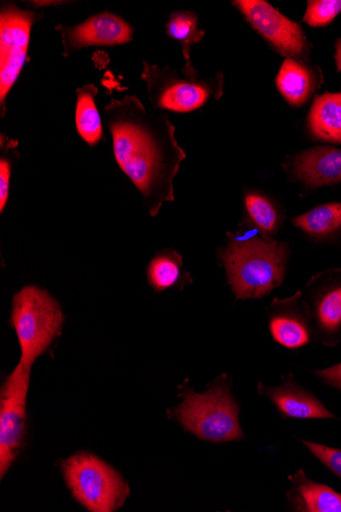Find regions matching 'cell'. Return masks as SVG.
I'll return each mask as SVG.
<instances>
[{
    "instance_id": "6da1fadb",
    "label": "cell",
    "mask_w": 341,
    "mask_h": 512,
    "mask_svg": "<svg viewBox=\"0 0 341 512\" xmlns=\"http://www.w3.org/2000/svg\"><path fill=\"white\" fill-rule=\"evenodd\" d=\"M114 154L141 193L152 216L174 201L173 180L186 158L167 115L150 112L135 96L112 100L104 109Z\"/></svg>"
},
{
    "instance_id": "7a4b0ae2",
    "label": "cell",
    "mask_w": 341,
    "mask_h": 512,
    "mask_svg": "<svg viewBox=\"0 0 341 512\" xmlns=\"http://www.w3.org/2000/svg\"><path fill=\"white\" fill-rule=\"evenodd\" d=\"M220 258L239 300L262 299L283 283L287 248L272 240H238L231 234Z\"/></svg>"
},
{
    "instance_id": "3957f363",
    "label": "cell",
    "mask_w": 341,
    "mask_h": 512,
    "mask_svg": "<svg viewBox=\"0 0 341 512\" xmlns=\"http://www.w3.org/2000/svg\"><path fill=\"white\" fill-rule=\"evenodd\" d=\"M64 321L61 305L45 290L28 286L16 294L11 324L21 347L19 364L31 369L61 334Z\"/></svg>"
},
{
    "instance_id": "277c9868",
    "label": "cell",
    "mask_w": 341,
    "mask_h": 512,
    "mask_svg": "<svg viewBox=\"0 0 341 512\" xmlns=\"http://www.w3.org/2000/svg\"><path fill=\"white\" fill-rule=\"evenodd\" d=\"M181 396L183 401L173 414L186 431L201 440L214 443L243 438L238 406L225 382L203 394L186 387Z\"/></svg>"
},
{
    "instance_id": "5b68a950",
    "label": "cell",
    "mask_w": 341,
    "mask_h": 512,
    "mask_svg": "<svg viewBox=\"0 0 341 512\" xmlns=\"http://www.w3.org/2000/svg\"><path fill=\"white\" fill-rule=\"evenodd\" d=\"M141 79L146 83L149 98L157 110L187 113L201 109L211 100L223 96L224 76H201L199 72H181L172 68L143 63Z\"/></svg>"
},
{
    "instance_id": "8992f818",
    "label": "cell",
    "mask_w": 341,
    "mask_h": 512,
    "mask_svg": "<svg viewBox=\"0 0 341 512\" xmlns=\"http://www.w3.org/2000/svg\"><path fill=\"white\" fill-rule=\"evenodd\" d=\"M63 475L73 497L91 512H113L130 495L123 477L92 454L79 452L63 463Z\"/></svg>"
},
{
    "instance_id": "52a82bcc",
    "label": "cell",
    "mask_w": 341,
    "mask_h": 512,
    "mask_svg": "<svg viewBox=\"0 0 341 512\" xmlns=\"http://www.w3.org/2000/svg\"><path fill=\"white\" fill-rule=\"evenodd\" d=\"M31 369L18 364L0 393V478L20 454L26 432V402Z\"/></svg>"
},
{
    "instance_id": "ba28073f",
    "label": "cell",
    "mask_w": 341,
    "mask_h": 512,
    "mask_svg": "<svg viewBox=\"0 0 341 512\" xmlns=\"http://www.w3.org/2000/svg\"><path fill=\"white\" fill-rule=\"evenodd\" d=\"M42 16L23 11L16 5H4L0 13V104L5 103L27 59L33 24Z\"/></svg>"
},
{
    "instance_id": "9c48e42d",
    "label": "cell",
    "mask_w": 341,
    "mask_h": 512,
    "mask_svg": "<svg viewBox=\"0 0 341 512\" xmlns=\"http://www.w3.org/2000/svg\"><path fill=\"white\" fill-rule=\"evenodd\" d=\"M251 26L286 59L307 62L310 46L303 28L264 0L233 2Z\"/></svg>"
},
{
    "instance_id": "30bf717a",
    "label": "cell",
    "mask_w": 341,
    "mask_h": 512,
    "mask_svg": "<svg viewBox=\"0 0 341 512\" xmlns=\"http://www.w3.org/2000/svg\"><path fill=\"white\" fill-rule=\"evenodd\" d=\"M57 30L62 33L65 56L89 46L125 44L133 37L132 27L124 19L111 13L95 15L72 27L58 26Z\"/></svg>"
},
{
    "instance_id": "8fae6325",
    "label": "cell",
    "mask_w": 341,
    "mask_h": 512,
    "mask_svg": "<svg viewBox=\"0 0 341 512\" xmlns=\"http://www.w3.org/2000/svg\"><path fill=\"white\" fill-rule=\"evenodd\" d=\"M259 394L269 398L285 417L300 420L334 418L316 397L299 387L291 377L276 388H269L260 383Z\"/></svg>"
},
{
    "instance_id": "7c38bea8",
    "label": "cell",
    "mask_w": 341,
    "mask_h": 512,
    "mask_svg": "<svg viewBox=\"0 0 341 512\" xmlns=\"http://www.w3.org/2000/svg\"><path fill=\"white\" fill-rule=\"evenodd\" d=\"M294 174L312 188L341 181V150L316 147L300 154L294 161Z\"/></svg>"
},
{
    "instance_id": "4fadbf2b",
    "label": "cell",
    "mask_w": 341,
    "mask_h": 512,
    "mask_svg": "<svg viewBox=\"0 0 341 512\" xmlns=\"http://www.w3.org/2000/svg\"><path fill=\"white\" fill-rule=\"evenodd\" d=\"M289 480L294 486L287 498L295 511L341 512V495L326 485L313 482L303 470Z\"/></svg>"
},
{
    "instance_id": "5bb4252c",
    "label": "cell",
    "mask_w": 341,
    "mask_h": 512,
    "mask_svg": "<svg viewBox=\"0 0 341 512\" xmlns=\"http://www.w3.org/2000/svg\"><path fill=\"white\" fill-rule=\"evenodd\" d=\"M294 297L285 301L274 300L275 311L270 317L269 328L275 342L288 349H298L310 343L307 322L292 309Z\"/></svg>"
},
{
    "instance_id": "9a60e30c",
    "label": "cell",
    "mask_w": 341,
    "mask_h": 512,
    "mask_svg": "<svg viewBox=\"0 0 341 512\" xmlns=\"http://www.w3.org/2000/svg\"><path fill=\"white\" fill-rule=\"evenodd\" d=\"M276 84L288 104L300 107L310 100L317 88V79L304 63L286 59L278 72Z\"/></svg>"
},
{
    "instance_id": "2e32d148",
    "label": "cell",
    "mask_w": 341,
    "mask_h": 512,
    "mask_svg": "<svg viewBox=\"0 0 341 512\" xmlns=\"http://www.w3.org/2000/svg\"><path fill=\"white\" fill-rule=\"evenodd\" d=\"M308 123L312 134L321 141L341 144V92L317 96Z\"/></svg>"
},
{
    "instance_id": "e0dca14e",
    "label": "cell",
    "mask_w": 341,
    "mask_h": 512,
    "mask_svg": "<svg viewBox=\"0 0 341 512\" xmlns=\"http://www.w3.org/2000/svg\"><path fill=\"white\" fill-rule=\"evenodd\" d=\"M97 88L85 85L77 91L76 127L84 142L93 147L103 138V124L99 109L95 104Z\"/></svg>"
},
{
    "instance_id": "ac0fdd59",
    "label": "cell",
    "mask_w": 341,
    "mask_h": 512,
    "mask_svg": "<svg viewBox=\"0 0 341 512\" xmlns=\"http://www.w3.org/2000/svg\"><path fill=\"white\" fill-rule=\"evenodd\" d=\"M167 33L181 44L185 59L184 69L189 72L196 71L190 61V49L205 37V31L199 28L198 17L191 12L172 14L167 24Z\"/></svg>"
},
{
    "instance_id": "d6986e66",
    "label": "cell",
    "mask_w": 341,
    "mask_h": 512,
    "mask_svg": "<svg viewBox=\"0 0 341 512\" xmlns=\"http://www.w3.org/2000/svg\"><path fill=\"white\" fill-rule=\"evenodd\" d=\"M292 222L312 237L331 235L341 227V204L332 203L316 207Z\"/></svg>"
},
{
    "instance_id": "ffe728a7",
    "label": "cell",
    "mask_w": 341,
    "mask_h": 512,
    "mask_svg": "<svg viewBox=\"0 0 341 512\" xmlns=\"http://www.w3.org/2000/svg\"><path fill=\"white\" fill-rule=\"evenodd\" d=\"M315 317L319 329L326 335L337 334L341 329V285L321 292L315 302Z\"/></svg>"
},
{
    "instance_id": "44dd1931",
    "label": "cell",
    "mask_w": 341,
    "mask_h": 512,
    "mask_svg": "<svg viewBox=\"0 0 341 512\" xmlns=\"http://www.w3.org/2000/svg\"><path fill=\"white\" fill-rule=\"evenodd\" d=\"M182 258L175 251H169L154 258L148 268L150 285L157 292L174 287L181 276Z\"/></svg>"
},
{
    "instance_id": "7402d4cb",
    "label": "cell",
    "mask_w": 341,
    "mask_h": 512,
    "mask_svg": "<svg viewBox=\"0 0 341 512\" xmlns=\"http://www.w3.org/2000/svg\"><path fill=\"white\" fill-rule=\"evenodd\" d=\"M246 207L249 216L263 235L274 234L278 225V214L267 198L257 193H250L246 196Z\"/></svg>"
},
{
    "instance_id": "603a6c76",
    "label": "cell",
    "mask_w": 341,
    "mask_h": 512,
    "mask_svg": "<svg viewBox=\"0 0 341 512\" xmlns=\"http://www.w3.org/2000/svg\"><path fill=\"white\" fill-rule=\"evenodd\" d=\"M341 12V0H310L304 21L311 27L329 25Z\"/></svg>"
},
{
    "instance_id": "cb8c5ba5",
    "label": "cell",
    "mask_w": 341,
    "mask_h": 512,
    "mask_svg": "<svg viewBox=\"0 0 341 512\" xmlns=\"http://www.w3.org/2000/svg\"><path fill=\"white\" fill-rule=\"evenodd\" d=\"M302 443L326 468L341 479V450L302 440Z\"/></svg>"
},
{
    "instance_id": "d4e9b609",
    "label": "cell",
    "mask_w": 341,
    "mask_h": 512,
    "mask_svg": "<svg viewBox=\"0 0 341 512\" xmlns=\"http://www.w3.org/2000/svg\"><path fill=\"white\" fill-rule=\"evenodd\" d=\"M12 164L9 158L0 160V211L4 212L9 201Z\"/></svg>"
},
{
    "instance_id": "484cf974",
    "label": "cell",
    "mask_w": 341,
    "mask_h": 512,
    "mask_svg": "<svg viewBox=\"0 0 341 512\" xmlns=\"http://www.w3.org/2000/svg\"><path fill=\"white\" fill-rule=\"evenodd\" d=\"M315 374L327 385L341 390V363L316 371Z\"/></svg>"
},
{
    "instance_id": "4316f807",
    "label": "cell",
    "mask_w": 341,
    "mask_h": 512,
    "mask_svg": "<svg viewBox=\"0 0 341 512\" xmlns=\"http://www.w3.org/2000/svg\"><path fill=\"white\" fill-rule=\"evenodd\" d=\"M335 62L338 72H341V39H338L335 43Z\"/></svg>"
}]
</instances>
